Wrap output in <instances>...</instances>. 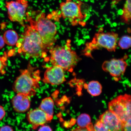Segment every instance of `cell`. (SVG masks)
<instances>
[{"mask_svg":"<svg viewBox=\"0 0 131 131\" xmlns=\"http://www.w3.org/2000/svg\"><path fill=\"white\" fill-rule=\"evenodd\" d=\"M5 43L3 37L0 35V50L4 47Z\"/></svg>","mask_w":131,"mask_h":131,"instance_id":"26","label":"cell"},{"mask_svg":"<svg viewBox=\"0 0 131 131\" xmlns=\"http://www.w3.org/2000/svg\"><path fill=\"white\" fill-rule=\"evenodd\" d=\"M91 123V119L89 115L86 114H82L77 119V123L79 127H86Z\"/></svg>","mask_w":131,"mask_h":131,"instance_id":"18","label":"cell"},{"mask_svg":"<svg viewBox=\"0 0 131 131\" xmlns=\"http://www.w3.org/2000/svg\"><path fill=\"white\" fill-rule=\"evenodd\" d=\"M93 128L94 131H108L104 124L100 120L97 121L95 124L93 126Z\"/></svg>","mask_w":131,"mask_h":131,"instance_id":"21","label":"cell"},{"mask_svg":"<svg viewBox=\"0 0 131 131\" xmlns=\"http://www.w3.org/2000/svg\"><path fill=\"white\" fill-rule=\"evenodd\" d=\"M6 112L4 107L0 105V121L2 120L5 116Z\"/></svg>","mask_w":131,"mask_h":131,"instance_id":"23","label":"cell"},{"mask_svg":"<svg viewBox=\"0 0 131 131\" xmlns=\"http://www.w3.org/2000/svg\"><path fill=\"white\" fill-rule=\"evenodd\" d=\"M108 131H122L123 122L110 111H107L100 116L99 120Z\"/></svg>","mask_w":131,"mask_h":131,"instance_id":"11","label":"cell"},{"mask_svg":"<svg viewBox=\"0 0 131 131\" xmlns=\"http://www.w3.org/2000/svg\"><path fill=\"white\" fill-rule=\"evenodd\" d=\"M0 131H13L12 127L9 126H4L1 128Z\"/></svg>","mask_w":131,"mask_h":131,"instance_id":"25","label":"cell"},{"mask_svg":"<svg viewBox=\"0 0 131 131\" xmlns=\"http://www.w3.org/2000/svg\"><path fill=\"white\" fill-rule=\"evenodd\" d=\"M131 0H126L122 10L121 19L125 23H130L131 18Z\"/></svg>","mask_w":131,"mask_h":131,"instance_id":"17","label":"cell"},{"mask_svg":"<svg viewBox=\"0 0 131 131\" xmlns=\"http://www.w3.org/2000/svg\"><path fill=\"white\" fill-rule=\"evenodd\" d=\"M40 80V71L29 64L27 69L21 70V73L13 85V89L16 93L29 96L35 95L39 88Z\"/></svg>","mask_w":131,"mask_h":131,"instance_id":"3","label":"cell"},{"mask_svg":"<svg viewBox=\"0 0 131 131\" xmlns=\"http://www.w3.org/2000/svg\"><path fill=\"white\" fill-rule=\"evenodd\" d=\"M117 45L123 50L130 48L131 46V37L128 35L123 36L119 39Z\"/></svg>","mask_w":131,"mask_h":131,"instance_id":"19","label":"cell"},{"mask_svg":"<svg viewBox=\"0 0 131 131\" xmlns=\"http://www.w3.org/2000/svg\"><path fill=\"white\" fill-rule=\"evenodd\" d=\"M109 110L117 115L122 122L131 119V96L121 95L109 103Z\"/></svg>","mask_w":131,"mask_h":131,"instance_id":"7","label":"cell"},{"mask_svg":"<svg viewBox=\"0 0 131 131\" xmlns=\"http://www.w3.org/2000/svg\"><path fill=\"white\" fill-rule=\"evenodd\" d=\"M28 6L27 0H15L6 1L8 17L13 22H17L25 27L24 18Z\"/></svg>","mask_w":131,"mask_h":131,"instance_id":"8","label":"cell"},{"mask_svg":"<svg viewBox=\"0 0 131 131\" xmlns=\"http://www.w3.org/2000/svg\"><path fill=\"white\" fill-rule=\"evenodd\" d=\"M68 40L64 46L57 45L51 49L50 61L52 65L61 67L64 71L71 72L81 58L71 48Z\"/></svg>","mask_w":131,"mask_h":131,"instance_id":"2","label":"cell"},{"mask_svg":"<svg viewBox=\"0 0 131 131\" xmlns=\"http://www.w3.org/2000/svg\"><path fill=\"white\" fill-rule=\"evenodd\" d=\"M102 29L95 34L91 42L86 44L83 53L85 56H92V51L101 48L111 52H115L117 47L118 34L113 32H104Z\"/></svg>","mask_w":131,"mask_h":131,"instance_id":"5","label":"cell"},{"mask_svg":"<svg viewBox=\"0 0 131 131\" xmlns=\"http://www.w3.org/2000/svg\"><path fill=\"white\" fill-rule=\"evenodd\" d=\"M29 97L26 95L17 93L12 99V106L14 110L18 113H24L28 111L30 105Z\"/></svg>","mask_w":131,"mask_h":131,"instance_id":"13","label":"cell"},{"mask_svg":"<svg viewBox=\"0 0 131 131\" xmlns=\"http://www.w3.org/2000/svg\"><path fill=\"white\" fill-rule=\"evenodd\" d=\"M122 131H131V119L127 122H123Z\"/></svg>","mask_w":131,"mask_h":131,"instance_id":"22","label":"cell"},{"mask_svg":"<svg viewBox=\"0 0 131 131\" xmlns=\"http://www.w3.org/2000/svg\"><path fill=\"white\" fill-rule=\"evenodd\" d=\"M41 127L39 129V131H52V129L50 127L47 125H45L41 126Z\"/></svg>","mask_w":131,"mask_h":131,"instance_id":"24","label":"cell"},{"mask_svg":"<svg viewBox=\"0 0 131 131\" xmlns=\"http://www.w3.org/2000/svg\"><path fill=\"white\" fill-rule=\"evenodd\" d=\"M24 32L16 44L18 52L27 58H44L47 50L38 32L30 26H25Z\"/></svg>","mask_w":131,"mask_h":131,"instance_id":"1","label":"cell"},{"mask_svg":"<svg viewBox=\"0 0 131 131\" xmlns=\"http://www.w3.org/2000/svg\"><path fill=\"white\" fill-rule=\"evenodd\" d=\"M28 19L31 27L36 30L40 35L45 48L47 50L51 48L56 41L55 36L57 30L55 24L46 17L43 13L37 15L35 19L31 17Z\"/></svg>","mask_w":131,"mask_h":131,"instance_id":"4","label":"cell"},{"mask_svg":"<svg viewBox=\"0 0 131 131\" xmlns=\"http://www.w3.org/2000/svg\"><path fill=\"white\" fill-rule=\"evenodd\" d=\"M3 37L5 43L10 46L16 45L19 39L17 32L12 29H9L5 32Z\"/></svg>","mask_w":131,"mask_h":131,"instance_id":"15","label":"cell"},{"mask_svg":"<svg viewBox=\"0 0 131 131\" xmlns=\"http://www.w3.org/2000/svg\"><path fill=\"white\" fill-rule=\"evenodd\" d=\"M54 107V101L51 97H46L42 100L39 106V108L46 115L48 122H51L53 119Z\"/></svg>","mask_w":131,"mask_h":131,"instance_id":"14","label":"cell"},{"mask_svg":"<svg viewBox=\"0 0 131 131\" xmlns=\"http://www.w3.org/2000/svg\"><path fill=\"white\" fill-rule=\"evenodd\" d=\"M64 70L56 65L47 68L44 73L43 81L44 83L53 85H59L66 81Z\"/></svg>","mask_w":131,"mask_h":131,"instance_id":"9","label":"cell"},{"mask_svg":"<svg viewBox=\"0 0 131 131\" xmlns=\"http://www.w3.org/2000/svg\"><path fill=\"white\" fill-rule=\"evenodd\" d=\"M87 91L91 95L97 96L102 93V86L99 82L92 81L90 82L87 86Z\"/></svg>","mask_w":131,"mask_h":131,"instance_id":"16","label":"cell"},{"mask_svg":"<svg viewBox=\"0 0 131 131\" xmlns=\"http://www.w3.org/2000/svg\"><path fill=\"white\" fill-rule=\"evenodd\" d=\"M27 118L34 129L48 122L46 115L39 108L29 111L27 114Z\"/></svg>","mask_w":131,"mask_h":131,"instance_id":"12","label":"cell"},{"mask_svg":"<svg viewBox=\"0 0 131 131\" xmlns=\"http://www.w3.org/2000/svg\"><path fill=\"white\" fill-rule=\"evenodd\" d=\"M127 66L124 58L112 59L105 61L102 68L105 71L109 72L113 77L120 76L124 74Z\"/></svg>","mask_w":131,"mask_h":131,"instance_id":"10","label":"cell"},{"mask_svg":"<svg viewBox=\"0 0 131 131\" xmlns=\"http://www.w3.org/2000/svg\"><path fill=\"white\" fill-rule=\"evenodd\" d=\"M81 3L75 2L72 0H66L60 4V15L63 19H68L73 26L79 24L85 25L83 20L85 19L86 15L82 12Z\"/></svg>","mask_w":131,"mask_h":131,"instance_id":"6","label":"cell"},{"mask_svg":"<svg viewBox=\"0 0 131 131\" xmlns=\"http://www.w3.org/2000/svg\"><path fill=\"white\" fill-rule=\"evenodd\" d=\"M7 56L6 53L4 55H0V74H4L5 73V68L7 66Z\"/></svg>","mask_w":131,"mask_h":131,"instance_id":"20","label":"cell"}]
</instances>
